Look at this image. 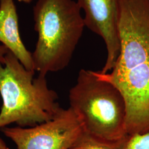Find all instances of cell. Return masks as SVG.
Here are the masks:
<instances>
[{
	"instance_id": "12",
	"label": "cell",
	"mask_w": 149,
	"mask_h": 149,
	"mask_svg": "<svg viewBox=\"0 0 149 149\" xmlns=\"http://www.w3.org/2000/svg\"><path fill=\"white\" fill-rule=\"evenodd\" d=\"M18 2H23V3H29L30 2H32L33 0H17Z\"/></svg>"
},
{
	"instance_id": "8",
	"label": "cell",
	"mask_w": 149,
	"mask_h": 149,
	"mask_svg": "<svg viewBox=\"0 0 149 149\" xmlns=\"http://www.w3.org/2000/svg\"><path fill=\"white\" fill-rule=\"evenodd\" d=\"M128 136L110 141L99 138L84 130L70 149H125Z\"/></svg>"
},
{
	"instance_id": "10",
	"label": "cell",
	"mask_w": 149,
	"mask_h": 149,
	"mask_svg": "<svg viewBox=\"0 0 149 149\" xmlns=\"http://www.w3.org/2000/svg\"><path fill=\"white\" fill-rule=\"evenodd\" d=\"M9 50L3 45H0V63L4 64L5 61V56Z\"/></svg>"
},
{
	"instance_id": "7",
	"label": "cell",
	"mask_w": 149,
	"mask_h": 149,
	"mask_svg": "<svg viewBox=\"0 0 149 149\" xmlns=\"http://www.w3.org/2000/svg\"><path fill=\"white\" fill-rule=\"evenodd\" d=\"M14 1H0V42L16 56L27 69L35 71L32 54L26 48L20 36Z\"/></svg>"
},
{
	"instance_id": "4",
	"label": "cell",
	"mask_w": 149,
	"mask_h": 149,
	"mask_svg": "<svg viewBox=\"0 0 149 149\" xmlns=\"http://www.w3.org/2000/svg\"><path fill=\"white\" fill-rule=\"evenodd\" d=\"M69 101L70 108L86 132L110 141L128 136L127 107L122 94L94 71L80 70L76 84L70 90Z\"/></svg>"
},
{
	"instance_id": "1",
	"label": "cell",
	"mask_w": 149,
	"mask_h": 149,
	"mask_svg": "<svg viewBox=\"0 0 149 149\" xmlns=\"http://www.w3.org/2000/svg\"><path fill=\"white\" fill-rule=\"evenodd\" d=\"M120 52L112 70L94 71L116 86L127 107L128 135L149 132V2L123 5L118 12Z\"/></svg>"
},
{
	"instance_id": "11",
	"label": "cell",
	"mask_w": 149,
	"mask_h": 149,
	"mask_svg": "<svg viewBox=\"0 0 149 149\" xmlns=\"http://www.w3.org/2000/svg\"><path fill=\"white\" fill-rule=\"evenodd\" d=\"M0 149H10L2 139L0 138Z\"/></svg>"
},
{
	"instance_id": "6",
	"label": "cell",
	"mask_w": 149,
	"mask_h": 149,
	"mask_svg": "<svg viewBox=\"0 0 149 149\" xmlns=\"http://www.w3.org/2000/svg\"><path fill=\"white\" fill-rule=\"evenodd\" d=\"M85 12V26L103 39L106 47V61L101 71L106 74L112 70L120 52L118 29V0H77Z\"/></svg>"
},
{
	"instance_id": "5",
	"label": "cell",
	"mask_w": 149,
	"mask_h": 149,
	"mask_svg": "<svg viewBox=\"0 0 149 149\" xmlns=\"http://www.w3.org/2000/svg\"><path fill=\"white\" fill-rule=\"evenodd\" d=\"M1 131L17 149H70L84 129L69 107L61 108L53 119L34 127H7Z\"/></svg>"
},
{
	"instance_id": "9",
	"label": "cell",
	"mask_w": 149,
	"mask_h": 149,
	"mask_svg": "<svg viewBox=\"0 0 149 149\" xmlns=\"http://www.w3.org/2000/svg\"><path fill=\"white\" fill-rule=\"evenodd\" d=\"M125 149H149V132L128 135Z\"/></svg>"
},
{
	"instance_id": "2",
	"label": "cell",
	"mask_w": 149,
	"mask_h": 149,
	"mask_svg": "<svg viewBox=\"0 0 149 149\" xmlns=\"http://www.w3.org/2000/svg\"><path fill=\"white\" fill-rule=\"evenodd\" d=\"M35 72L27 69L10 50L4 64L0 63L1 130L12 123L23 128L34 127L52 120L62 108L46 76L34 78Z\"/></svg>"
},
{
	"instance_id": "13",
	"label": "cell",
	"mask_w": 149,
	"mask_h": 149,
	"mask_svg": "<svg viewBox=\"0 0 149 149\" xmlns=\"http://www.w3.org/2000/svg\"><path fill=\"white\" fill-rule=\"evenodd\" d=\"M0 1H1V0H0Z\"/></svg>"
},
{
	"instance_id": "3",
	"label": "cell",
	"mask_w": 149,
	"mask_h": 149,
	"mask_svg": "<svg viewBox=\"0 0 149 149\" xmlns=\"http://www.w3.org/2000/svg\"><path fill=\"white\" fill-rule=\"evenodd\" d=\"M74 0H38L33 7L38 40L32 58L34 70L47 76L66 68L86 27Z\"/></svg>"
}]
</instances>
